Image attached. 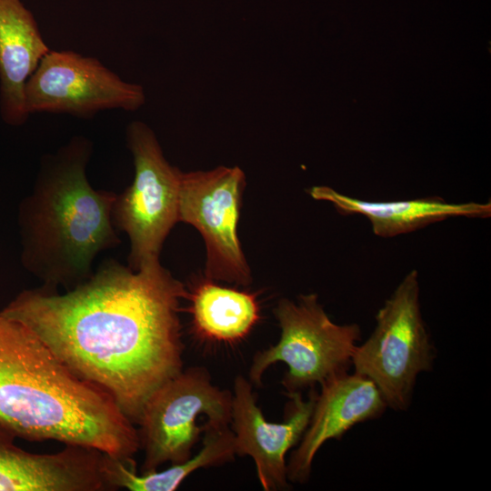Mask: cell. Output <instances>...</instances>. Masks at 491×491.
<instances>
[{
	"mask_svg": "<svg viewBox=\"0 0 491 491\" xmlns=\"http://www.w3.org/2000/svg\"><path fill=\"white\" fill-rule=\"evenodd\" d=\"M233 393L213 384L201 366L182 369L160 386L146 400L136 425L144 451L141 473L152 472L165 463H182L192 456L207 422L230 425Z\"/></svg>",
	"mask_w": 491,
	"mask_h": 491,
	"instance_id": "7",
	"label": "cell"
},
{
	"mask_svg": "<svg viewBox=\"0 0 491 491\" xmlns=\"http://www.w3.org/2000/svg\"><path fill=\"white\" fill-rule=\"evenodd\" d=\"M92 152V142L75 135L43 156L33 191L19 206L21 262L49 290L83 283L95 256L120 243L112 221L116 194L95 189L87 179Z\"/></svg>",
	"mask_w": 491,
	"mask_h": 491,
	"instance_id": "3",
	"label": "cell"
},
{
	"mask_svg": "<svg viewBox=\"0 0 491 491\" xmlns=\"http://www.w3.org/2000/svg\"><path fill=\"white\" fill-rule=\"evenodd\" d=\"M187 295L159 261L133 270L109 259L63 294L25 289L0 313L27 326L136 425L148 397L183 369L179 311Z\"/></svg>",
	"mask_w": 491,
	"mask_h": 491,
	"instance_id": "1",
	"label": "cell"
},
{
	"mask_svg": "<svg viewBox=\"0 0 491 491\" xmlns=\"http://www.w3.org/2000/svg\"><path fill=\"white\" fill-rule=\"evenodd\" d=\"M14 433L0 424V491H103V454L66 445L58 452L36 454L15 445Z\"/></svg>",
	"mask_w": 491,
	"mask_h": 491,
	"instance_id": "12",
	"label": "cell"
},
{
	"mask_svg": "<svg viewBox=\"0 0 491 491\" xmlns=\"http://www.w3.org/2000/svg\"><path fill=\"white\" fill-rule=\"evenodd\" d=\"M189 311L196 332L203 337L232 343L244 338L259 319L253 294L223 287L208 280L189 293Z\"/></svg>",
	"mask_w": 491,
	"mask_h": 491,
	"instance_id": "16",
	"label": "cell"
},
{
	"mask_svg": "<svg viewBox=\"0 0 491 491\" xmlns=\"http://www.w3.org/2000/svg\"><path fill=\"white\" fill-rule=\"evenodd\" d=\"M126 145L135 166L132 184L117 195L112 221L130 240L129 267L159 261L162 246L178 221L181 171L165 159L155 134L145 123L131 122Z\"/></svg>",
	"mask_w": 491,
	"mask_h": 491,
	"instance_id": "6",
	"label": "cell"
},
{
	"mask_svg": "<svg viewBox=\"0 0 491 491\" xmlns=\"http://www.w3.org/2000/svg\"><path fill=\"white\" fill-rule=\"evenodd\" d=\"M305 399L301 392L287 394L285 419L281 423L266 420L253 385L239 375L234 382L230 427L234 433L235 452L251 456L258 480L265 491L286 490V453L301 440L314 409L317 392L309 389Z\"/></svg>",
	"mask_w": 491,
	"mask_h": 491,
	"instance_id": "10",
	"label": "cell"
},
{
	"mask_svg": "<svg viewBox=\"0 0 491 491\" xmlns=\"http://www.w3.org/2000/svg\"><path fill=\"white\" fill-rule=\"evenodd\" d=\"M375 319L372 333L355 349L352 366L376 386L387 407L404 411L418 376L433 369L436 356L422 316L416 270L405 276Z\"/></svg>",
	"mask_w": 491,
	"mask_h": 491,
	"instance_id": "4",
	"label": "cell"
},
{
	"mask_svg": "<svg viewBox=\"0 0 491 491\" xmlns=\"http://www.w3.org/2000/svg\"><path fill=\"white\" fill-rule=\"evenodd\" d=\"M274 314L280 337L276 345L255 354L248 374L253 386H262L266 370L278 362L287 366L281 381L286 395L320 386L352 366L361 340L360 326L335 323L317 295H300L296 300L282 298Z\"/></svg>",
	"mask_w": 491,
	"mask_h": 491,
	"instance_id": "5",
	"label": "cell"
},
{
	"mask_svg": "<svg viewBox=\"0 0 491 491\" xmlns=\"http://www.w3.org/2000/svg\"><path fill=\"white\" fill-rule=\"evenodd\" d=\"M144 87L123 80L99 59L72 50H49L25 86L29 115L90 118L104 110L134 112L145 104Z\"/></svg>",
	"mask_w": 491,
	"mask_h": 491,
	"instance_id": "8",
	"label": "cell"
},
{
	"mask_svg": "<svg viewBox=\"0 0 491 491\" xmlns=\"http://www.w3.org/2000/svg\"><path fill=\"white\" fill-rule=\"evenodd\" d=\"M246 185L238 166L180 175L178 221L194 225L206 246L205 276L247 286L251 273L241 249L237 224Z\"/></svg>",
	"mask_w": 491,
	"mask_h": 491,
	"instance_id": "9",
	"label": "cell"
},
{
	"mask_svg": "<svg viewBox=\"0 0 491 491\" xmlns=\"http://www.w3.org/2000/svg\"><path fill=\"white\" fill-rule=\"evenodd\" d=\"M201 449L187 460L162 471L136 472L134 458L123 460L105 454L103 470L112 490L175 491L193 472L222 466L234 460L236 452L230 425L205 423Z\"/></svg>",
	"mask_w": 491,
	"mask_h": 491,
	"instance_id": "15",
	"label": "cell"
},
{
	"mask_svg": "<svg viewBox=\"0 0 491 491\" xmlns=\"http://www.w3.org/2000/svg\"><path fill=\"white\" fill-rule=\"evenodd\" d=\"M49 50L22 1L0 0V112L6 124L20 125L28 119L25 83Z\"/></svg>",
	"mask_w": 491,
	"mask_h": 491,
	"instance_id": "13",
	"label": "cell"
},
{
	"mask_svg": "<svg viewBox=\"0 0 491 491\" xmlns=\"http://www.w3.org/2000/svg\"><path fill=\"white\" fill-rule=\"evenodd\" d=\"M0 424L27 441L87 446L123 460L140 449L137 428L105 390L1 313Z\"/></svg>",
	"mask_w": 491,
	"mask_h": 491,
	"instance_id": "2",
	"label": "cell"
},
{
	"mask_svg": "<svg viewBox=\"0 0 491 491\" xmlns=\"http://www.w3.org/2000/svg\"><path fill=\"white\" fill-rule=\"evenodd\" d=\"M308 194L332 204L344 215L357 214L371 224L373 233L389 238L408 234L450 217L488 218L491 203H449L432 196L397 201H367L339 193L329 186H313Z\"/></svg>",
	"mask_w": 491,
	"mask_h": 491,
	"instance_id": "14",
	"label": "cell"
},
{
	"mask_svg": "<svg viewBox=\"0 0 491 491\" xmlns=\"http://www.w3.org/2000/svg\"><path fill=\"white\" fill-rule=\"evenodd\" d=\"M387 408L376 386L355 371L321 384L309 424L286 463L288 481L306 483L314 458L326 441L340 439L356 425L378 418Z\"/></svg>",
	"mask_w": 491,
	"mask_h": 491,
	"instance_id": "11",
	"label": "cell"
}]
</instances>
